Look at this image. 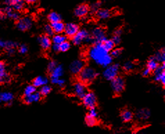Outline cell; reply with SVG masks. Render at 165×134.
<instances>
[{"label":"cell","instance_id":"cell-1","mask_svg":"<svg viewBox=\"0 0 165 134\" xmlns=\"http://www.w3.org/2000/svg\"><path fill=\"white\" fill-rule=\"evenodd\" d=\"M101 42L96 43L88 51V56L96 64L103 67H106L111 64L112 62V56L108 53Z\"/></svg>","mask_w":165,"mask_h":134},{"label":"cell","instance_id":"cell-2","mask_svg":"<svg viewBox=\"0 0 165 134\" xmlns=\"http://www.w3.org/2000/svg\"><path fill=\"white\" fill-rule=\"evenodd\" d=\"M98 76V73L93 68L84 67V68L78 73V78L81 82L89 84L92 82Z\"/></svg>","mask_w":165,"mask_h":134},{"label":"cell","instance_id":"cell-3","mask_svg":"<svg viewBox=\"0 0 165 134\" xmlns=\"http://www.w3.org/2000/svg\"><path fill=\"white\" fill-rule=\"evenodd\" d=\"M84 41L86 42H92V38L90 36L88 31L85 29L78 31L77 34L72 37V42L75 45H80Z\"/></svg>","mask_w":165,"mask_h":134},{"label":"cell","instance_id":"cell-4","mask_svg":"<svg viewBox=\"0 0 165 134\" xmlns=\"http://www.w3.org/2000/svg\"><path fill=\"white\" fill-rule=\"evenodd\" d=\"M119 71V64H114L112 65L110 64L108 67H106V69H105L103 73V77L106 78L107 80L111 81L118 75Z\"/></svg>","mask_w":165,"mask_h":134},{"label":"cell","instance_id":"cell-5","mask_svg":"<svg viewBox=\"0 0 165 134\" xmlns=\"http://www.w3.org/2000/svg\"><path fill=\"white\" fill-rule=\"evenodd\" d=\"M111 87L115 93L119 94L124 90L125 81L124 78L120 76H117L111 80Z\"/></svg>","mask_w":165,"mask_h":134},{"label":"cell","instance_id":"cell-6","mask_svg":"<svg viewBox=\"0 0 165 134\" xmlns=\"http://www.w3.org/2000/svg\"><path fill=\"white\" fill-rule=\"evenodd\" d=\"M83 104L87 108H92L96 106V96L92 92H88L86 93L85 96L82 98Z\"/></svg>","mask_w":165,"mask_h":134},{"label":"cell","instance_id":"cell-7","mask_svg":"<svg viewBox=\"0 0 165 134\" xmlns=\"http://www.w3.org/2000/svg\"><path fill=\"white\" fill-rule=\"evenodd\" d=\"M33 20L30 17H24L18 20L17 22V28L20 31H25L32 27Z\"/></svg>","mask_w":165,"mask_h":134},{"label":"cell","instance_id":"cell-8","mask_svg":"<svg viewBox=\"0 0 165 134\" xmlns=\"http://www.w3.org/2000/svg\"><path fill=\"white\" fill-rule=\"evenodd\" d=\"M165 64L162 63V66H158L154 71V80L156 82H160L162 85H165Z\"/></svg>","mask_w":165,"mask_h":134},{"label":"cell","instance_id":"cell-9","mask_svg":"<svg viewBox=\"0 0 165 134\" xmlns=\"http://www.w3.org/2000/svg\"><path fill=\"white\" fill-rule=\"evenodd\" d=\"M92 42L96 44L101 42L104 39H106V34L105 31L101 28H95L92 32Z\"/></svg>","mask_w":165,"mask_h":134},{"label":"cell","instance_id":"cell-10","mask_svg":"<svg viewBox=\"0 0 165 134\" xmlns=\"http://www.w3.org/2000/svg\"><path fill=\"white\" fill-rule=\"evenodd\" d=\"M73 91H74V93L78 98H82L85 94L87 93V89L84 83L80 82H77L74 84V86H73Z\"/></svg>","mask_w":165,"mask_h":134},{"label":"cell","instance_id":"cell-11","mask_svg":"<svg viewBox=\"0 0 165 134\" xmlns=\"http://www.w3.org/2000/svg\"><path fill=\"white\" fill-rule=\"evenodd\" d=\"M85 67V62L82 60H77L72 62L69 66V70L74 75L78 74Z\"/></svg>","mask_w":165,"mask_h":134},{"label":"cell","instance_id":"cell-12","mask_svg":"<svg viewBox=\"0 0 165 134\" xmlns=\"http://www.w3.org/2000/svg\"><path fill=\"white\" fill-rule=\"evenodd\" d=\"M78 31H79V26L77 24L69 23L65 26L64 32L65 35L69 37V38H72L77 34Z\"/></svg>","mask_w":165,"mask_h":134},{"label":"cell","instance_id":"cell-13","mask_svg":"<svg viewBox=\"0 0 165 134\" xmlns=\"http://www.w3.org/2000/svg\"><path fill=\"white\" fill-rule=\"evenodd\" d=\"M90 11V7L88 4H82L78 5L74 10V14L77 17L82 18L85 17Z\"/></svg>","mask_w":165,"mask_h":134},{"label":"cell","instance_id":"cell-14","mask_svg":"<svg viewBox=\"0 0 165 134\" xmlns=\"http://www.w3.org/2000/svg\"><path fill=\"white\" fill-rule=\"evenodd\" d=\"M38 42L42 48L44 50H47L51 46V40L48 35H42L38 38Z\"/></svg>","mask_w":165,"mask_h":134},{"label":"cell","instance_id":"cell-15","mask_svg":"<svg viewBox=\"0 0 165 134\" xmlns=\"http://www.w3.org/2000/svg\"><path fill=\"white\" fill-rule=\"evenodd\" d=\"M41 99V94L38 92H35L32 94H31L29 96H24V101L26 104H31L33 102H37L38 101H40Z\"/></svg>","mask_w":165,"mask_h":134},{"label":"cell","instance_id":"cell-16","mask_svg":"<svg viewBox=\"0 0 165 134\" xmlns=\"http://www.w3.org/2000/svg\"><path fill=\"white\" fill-rule=\"evenodd\" d=\"M51 73V79L60 78L64 73L63 67L62 65H57L55 69L50 72Z\"/></svg>","mask_w":165,"mask_h":134},{"label":"cell","instance_id":"cell-17","mask_svg":"<svg viewBox=\"0 0 165 134\" xmlns=\"http://www.w3.org/2000/svg\"><path fill=\"white\" fill-rule=\"evenodd\" d=\"M48 78L44 76H38L34 79L33 82V85L36 87H41L42 86L47 85L48 83Z\"/></svg>","mask_w":165,"mask_h":134},{"label":"cell","instance_id":"cell-18","mask_svg":"<svg viewBox=\"0 0 165 134\" xmlns=\"http://www.w3.org/2000/svg\"><path fill=\"white\" fill-rule=\"evenodd\" d=\"M51 26L54 31V33L57 34V33H62V32H64L65 25L61 22V21L51 23Z\"/></svg>","mask_w":165,"mask_h":134},{"label":"cell","instance_id":"cell-19","mask_svg":"<svg viewBox=\"0 0 165 134\" xmlns=\"http://www.w3.org/2000/svg\"><path fill=\"white\" fill-rule=\"evenodd\" d=\"M13 100V95L9 92H3L0 93V101L6 102V103H11Z\"/></svg>","mask_w":165,"mask_h":134},{"label":"cell","instance_id":"cell-20","mask_svg":"<svg viewBox=\"0 0 165 134\" xmlns=\"http://www.w3.org/2000/svg\"><path fill=\"white\" fill-rule=\"evenodd\" d=\"M121 118L124 122H128L133 120V114L129 110H124L121 114Z\"/></svg>","mask_w":165,"mask_h":134},{"label":"cell","instance_id":"cell-21","mask_svg":"<svg viewBox=\"0 0 165 134\" xmlns=\"http://www.w3.org/2000/svg\"><path fill=\"white\" fill-rule=\"evenodd\" d=\"M101 44L104 47V49L106 50L107 51H111L112 49H114V43L113 42V41L112 39H104L103 41L101 42Z\"/></svg>","mask_w":165,"mask_h":134},{"label":"cell","instance_id":"cell-22","mask_svg":"<svg viewBox=\"0 0 165 134\" xmlns=\"http://www.w3.org/2000/svg\"><path fill=\"white\" fill-rule=\"evenodd\" d=\"M158 66H159V62L158 60L156 59L155 57H151L147 62V68H148L151 71H155Z\"/></svg>","mask_w":165,"mask_h":134},{"label":"cell","instance_id":"cell-23","mask_svg":"<svg viewBox=\"0 0 165 134\" xmlns=\"http://www.w3.org/2000/svg\"><path fill=\"white\" fill-rule=\"evenodd\" d=\"M150 111L148 109H144L138 111L137 113V118L140 120H147L150 117Z\"/></svg>","mask_w":165,"mask_h":134},{"label":"cell","instance_id":"cell-24","mask_svg":"<svg viewBox=\"0 0 165 134\" xmlns=\"http://www.w3.org/2000/svg\"><path fill=\"white\" fill-rule=\"evenodd\" d=\"M17 46V44L13 42L9 41H3L0 39V49H10V48H15Z\"/></svg>","mask_w":165,"mask_h":134},{"label":"cell","instance_id":"cell-25","mask_svg":"<svg viewBox=\"0 0 165 134\" xmlns=\"http://www.w3.org/2000/svg\"><path fill=\"white\" fill-rule=\"evenodd\" d=\"M111 15V13L107 9H99L97 11V16L99 19L106 20L108 19Z\"/></svg>","mask_w":165,"mask_h":134},{"label":"cell","instance_id":"cell-26","mask_svg":"<svg viewBox=\"0 0 165 134\" xmlns=\"http://www.w3.org/2000/svg\"><path fill=\"white\" fill-rule=\"evenodd\" d=\"M67 40V37L63 35H61V33H57L56 35H54L52 41H53L54 44H60L62 42H63L64 41Z\"/></svg>","mask_w":165,"mask_h":134},{"label":"cell","instance_id":"cell-27","mask_svg":"<svg viewBox=\"0 0 165 134\" xmlns=\"http://www.w3.org/2000/svg\"><path fill=\"white\" fill-rule=\"evenodd\" d=\"M48 20L51 23L61 21V17L58 13L56 12H51L48 15Z\"/></svg>","mask_w":165,"mask_h":134},{"label":"cell","instance_id":"cell-28","mask_svg":"<svg viewBox=\"0 0 165 134\" xmlns=\"http://www.w3.org/2000/svg\"><path fill=\"white\" fill-rule=\"evenodd\" d=\"M122 30L117 29L114 31V35L112 37V40L113 41L114 44H119L121 42V35H122Z\"/></svg>","mask_w":165,"mask_h":134},{"label":"cell","instance_id":"cell-29","mask_svg":"<svg viewBox=\"0 0 165 134\" xmlns=\"http://www.w3.org/2000/svg\"><path fill=\"white\" fill-rule=\"evenodd\" d=\"M85 123L88 127H94L97 123V121H96V118L92 117L90 115H88L85 118Z\"/></svg>","mask_w":165,"mask_h":134},{"label":"cell","instance_id":"cell-30","mask_svg":"<svg viewBox=\"0 0 165 134\" xmlns=\"http://www.w3.org/2000/svg\"><path fill=\"white\" fill-rule=\"evenodd\" d=\"M155 57H156V59L158 60V62L164 63V62H165V51H164V49L162 50V51L157 53Z\"/></svg>","mask_w":165,"mask_h":134},{"label":"cell","instance_id":"cell-31","mask_svg":"<svg viewBox=\"0 0 165 134\" xmlns=\"http://www.w3.org/2000/svg\"><path fill=\"white\" fill-rule=\"evenodd\" d=\"M70 46H71L70 43L67 40H65L63 42H62L61 44H59V50H60V51L66 52L70 49Z\"/></svg>","mask_w":165,"mask_h":134},{"label":"cell","instance_id":"cell-32","mask_svg":"<svg viewBox=\"0 0 165 134\" xmlns=\"http://www.w3.org/2000/svg\"><path fill=\"white\" fill-rule=\"evenodd\" d=\"M36 91V87L33 85H28L27 87L25 88L24 91V96H29L31 94L35 93Z\"/></svg>","mask_w":165,"mask_h":134},{"label":"cell","instance_id":"cell-33","mask_svg":"<svg viewBox=\"0 0 165 134\" xmlns=\"http://www.w3.org/2000/svg\"><path fill=\"white\" fill-rule=\"evenodd\" d=\"M51 91V88L50 86H48L47 85H43L41 86L40 93L41 94V96H47L48 94H49Z\"/></svg>","mask_w":165,"mask_h":134},{"label":"cell","instance_id":"cell-34","mask_svg":"<svg viewBox=\"0 0 165 134\" xmlns=\"http://www.w3.org/2000/svg\"><path fill=\"white\" fill-rule=\"evenodd\" d=\"M10 80L9 75L5 71L0 72V82H9Z\"/></svg>","mask_w":165,"mask_h":134},{"label":"cell","instance_id":"cell-35","mask_svg":"<svg viewBox=\"0 0 165 134\" xmlns=\"http://www.w3.org/2000/svg\"><path fill=\"white\" fill-rule=\"evenodd\" d=\"M13 9H14L17 11H20V10H22L24 8V2L23 0H20V2H18L17 3L14 4L13 6H12Z\"/></svg>","mask_w":165,"mask_h":134},{"label":"cell","instance_id":"cell-36","mask_svg":"<svg viewBox=\"0 0 165 134\" xmlns=\"http://www.w3.org/2000/svg\"><path fill=\"white\" fill-rule=\"evenodd\" d=\"M44 32L46 33L47 35H48V36H52V35H54V31L53 30V28H52L51 26L49 24H47L44 26Z\"/></svg>","mask_w":165,"mask_h":134},{"label":"cell","instance_id":"cell-37","mask_svg":"<svg viewBox=\"0 0 165 134\" xmlns=\"http://www.w3.org/2000/svg\"><path fill=\"white\" fill-rule=\"evenodd\" d=\"M6 16L9 17V18H11V19L14 20H19L20 15L18 14L17 13L14 12L13 10H12V11H10V13H8V14H6Z\"/></svg>","mask_w":165,"mask_h":134},{"label":"cell","instance_id":"cell-38","mask_svg":"<svg viewBox=\"0 0 165 134\" xmlns=\"http://www.w3.org/2000/svg\"><path fill=\"white\" fill-rule=\"evenodd\" d=\"M133 68H134V64L131 62H126L124 65V69L126 71H130L133 69Z\"/></svg>","mask_w":165,"mask_h":134},{"label":"cell","instance_id":"cell-39","mask_svg":"<svg viewBox=\"0 0 165 134\" xmlns=\"http://www.w3.org/2000/svg\"><path fill=\"white\" fill-rule=\"evenodd\" d=\"M122 53V50L120 49H112V52H111V56L112 57H117L121 56Z\"/></svg>","mask_w":165,"mask_h":134},{"label":"cell","instance_id":"cell-40","mask_svg":"<svg viewBox=\"0 0 165 134\" xmlns=\"http://www.w3.org/2000/svg\"><path fill=\"white\" fill-rule=\"evenodd\" d=\"M100 6H101V2H95V3L93 4L91 6V10L93 13L97 12L98 10H99V8H100Z\"/></svg>","mask_w":165,"mask_h":134},{"label":"cell","instance_id":"cell-41","mask_svg":"<svg viewBox=\"0 0 165 134\" xmlns=\"http://www.w3.org/2000/svg\"><path fill=\"white\" fill-rule=\"evenodd\" d=\"M88 115H90L92 117L96 118L98 116V112L94 107H92V108H90V111H89Z\"/></svg>","mask_w":165,"mask_h":134},{"label":"cell","instance_id":"cell-42","mask_svg":"<svg viewBox=\"0 0 165 134\" xmlns=\"http://www.w3.org/2000/svg\"><path fill=\"white\" fill-rule=\"evenodd\" d=\"M58 64L57 63L55 62V61H51L49 63V65H48V70L49 72H51L52 70L55 69V67H56Z\"/></svg>","mask_w":165,"mask_h":134},{"label":"cell","instance_id":"cell-43","mask_svg":"<svg viewBox=\"0 0 165 134\" xmlns=\"http://www.w3.org/2000/svg\"><path fill=\"white\" fill-rule=\"evenodd\" d=\"M19 51H20V53H22V54L27 53V51H28V47L26 45H24V44H22V45H21L20 46Z\"/></svg>","mask_w":165,"mask_h":134},{"label":"cell","instance_id":"cell-44","mask_svg":"<svg viewBox=\"0 0 165 134\" xmlns=\"http://www.w3.org/2000/svg\"><path fill=\"white\" fill-rule=\"evenodd\" d=\"M64 84H65V80H63V79H61V78H60L58 79L56 85H58L60 86H62L64 85Z\"/></svg>","mask_w":165,"mask_h":134},{"label":"cell","instance_id":"cell-45","mask_svg":"<svg viewBox=\"0 0 165 134\" xmlns=\"http://www.w3.org/2000/svg\"><path fill=\"white\" fill-rule=\"evenodd\" d=\"M151 71L148 69V68H146V69H145L142 72V75L144 76H148L149 75L151 74Z\"/></svg>","mask_w":165,"mask_h":134},{"label":"cell","instance_id":"cell-46","mask_svg":"<svg viewBox=\"0 0 165 134\" xmlns=\"http://www.w3.org/2000/svg\"><path fill=\"white\" fill-rule=\"evenodd\" d=\"M52 49H53V51H54L55 52L60 51V50H59V44H54L53 46H52Z\"/></svg>","mask_w":165,"mask_h":134},{"label":"cell","instance_id":"cell-47","mask_svg":"<svg viewBox=\"0 0 165 134\" xmlns=\"http://www.w3.org/2000/svg\"><path fill=\"white\" fill-rule=\"evenodd\" d=\"M5 67H6V66H5L4 63L3 62H0V72L5 71Z\"/></svg>","mask_w":165,"mask_h":134},{"label":"cell","instance_id":"cell-48","mask_svg":"<svg viewBox=\"0 0 165 134\" xmlns=\"http://www.w3.org/2000/svg\"><path fill=\"white\" fill-rule=\"evenodd\" d=\"M6 50H7L8 54L9 55L14 54V53H15V49L14 48H10V49H8Z\"/></svg>","mask_w":165,"mask_h":134},{"label":"cell","instance_id":"cell-49","mask_svg":"<svg viewBox=\"0 0 165 134\" xmlns=\"http://www.w3.org/2000/svg\"><path fill=\"white\" fill-rule=\"evenodd\" d=\"M4 18V13L3 12V10H0V20H3Z\"/></svg>","mask_w":165,"mask_h":134},{"label":"cell","instance_id":"cell-50","mask_svg":"<svg viewBox=\"0 0 165 134\" xmlns=\"http://www.w3.org/2000/svg\"><path fill=\"white\" fill-rule=\"evenodd\" d=\"M24 1L28 4H34V3H36L38 0H24Z\"/></svg>","mask_w":165,"mask_h":134},{"label":"cell","instance_id":"cell-51","mask_svg":"<svg viewBox=\"0 0 165 134\" xmlns=\"http://www.w3.org/2000/svg\"><path fill=\"white\" fill-rule=\"evenodd\" d=\"M0 102H1V101H0Z\"/></svg>","mask_w":165,"mask_h":134}]
</instances>
